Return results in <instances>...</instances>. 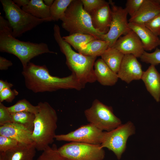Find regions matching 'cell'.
Segmentation results:
<instances>
[{
    "mask_svg": "<svg viewBox=\"0 0 160 160\" xmlns=\"http://www.w3.org/2000/svg\"><path fill=\"white\" fill-rule=\"evenodd\" d=\"M13 86V85L7 82L6 81H4L1 79L0 80V91L7 88H11Z\"/></svg>",
    "mask_w": 160,
    "mask_h": 160,
    "instance_id": "obj_38",
    "label": "cell"
},
{
    "mask_svg": "<svg viewBox=\"0 0 160 160\" xmlns=\"http://www.w3.org/2000/svg\"><path fill=\"white\" fill-rule=\"evenodd\" d=\"M112 47L124 55H132L137 58H140L145 51L141 40L132 30L120 37Z\"/></svg>",
    "mask_w": 160,
    "mask_h": 160,
    "instance_id": "obj_12",
    "label": "cell"
},
{
    "mask_svg": "<svg viewBox=\"0 0 160 160\" xmlns=\"http://www.w3.org/2000/svg\"><path fill=\"white\" fill-rule=\"evenodd\" d=\"M130 29L141 40L145 51H151L159 46V38L155 35L144 25L129 22Z\"/></svg>",
    "mask_w": 160,
    "mask_h": 160,
    "instance_id": "obj_19",
    "label": "cell"
},
{
    "mask_svg": "<svg viewBox=\"0 0 160 160\" xmlns=\"http://www.w3.org/2000/svg\"><path fill=\"white\" fill-rule=\"evenodd\" d=\"M105 131L89 123L80 126L65 134L57 135L55 139L58 141L82 143L94 145L101 144Z\"/></svg>",
    "mask_w": 160,
    "mask_h": 160,
    "instance_id": "obj_11",
    "label": "cell"
},
{
    "mask_svg": "<svg viewBox=\"0 0 160 160\" xmlns=\"http://www.w3.org/2000/svg\"><path fill=\"white\" fill-rule=\"evenodd\" d=\"M145 0H127L125 8L130 16L134 15L139 10Z\"/></svg>",
    "mask_w": 160,
    "mask_h": 160,
    "instance_id": "obj_31",
    "label": "cell"
},
{
    "mask_svg": "<svg viewBox=\"0 0 160 160\" xmlns=\"http://www.w3.org/2000/svg\"><path fill=\"white\" fill-rule=\"evenodd\" d=\"M34 143H18L14 147L0 152V160H33L36 153Z\"/></svg>",
    "mask_w": 160,
    "mask_h": 160,
    "instance_id": "obj_15",
    "label": "cell"
},
{
    "mask_svg": "<svg viewBox=\"0 0 160 160\" xmlns=\"http://www.w3.org/2000/svg\"><path fill=\"white\" fill-rule=\"evenodd\" d=\"M94 70L96 80L105 86H113L117 82V74L113 71L101 58L95 61Z\"/></svg>",
    "mask_w": 160,
    "mask_h": 160,
    "instance_id": "obj_20",
    "label": "cell"
},
{
    "mask_svg": "<svg viewBox=\"0 0 160 160\" xmlns=\"http://www.w3.org/2000/svg\"><path fill=\"white\" fill-rule=\"evenodd\" d=\"M11 114L13 122L24 126L32 132L35 114L29 112H21Z\"/></svg>",
    "mask_w": 160,
    "mask_h": 160,
    "instance_id": "obj_25",
    "label": "cell"
},
{
    "mask_svg": "<svg viewBox=\"0 0 160 160\" xmlns=\"http://www.w3.org/2000/svg\"><path fill=\"white\" fill-rule=\"evenodd\" d=\"M38 105L32 138L36 150L43 151L54 141L58 117L56 111L48 102H40Z\"/></svg>",
    "mask_w": 160,
    "mask_h": 160,
    "instance_id": "obj_4",
    "label": "cell"
},
{
    "mask_svg": "<svg viewBox=\"0 0 160 160\" xmlns=\"http://www.w3.org/2000/svg\"><path fill=\"white\" fill-rule=\"evenodd\" d=\"M73 0H55L50 7L52 21H58L64 16L65 12Z\"/></svg>",
    "mask_w": 160,
    "mask_h": 160,
    "instance_id": "obj_26",
    "label": "cell"
},
{
    "mask_svg": "<svg viewBox=\"0 0 160 160\" xmlns=\"http://www.w3.org/2000/svg\"><path fill=\"white\" fill-rule=\"evenodd\" d=\"M36 160H68L59 152L55 144L48 146Z\"/></svg>",
    "mask_w": 160,
    "mask_h": 160,
    "instance_id": "obj_28",
    "label": "cell"
},
{
    "mask_svg": "<svg viewBox=\"0 0 160 160\" xmlns=\"http://www.w3.org/2000/svg\"><path fill=\"white\" fill-rule=\"evenodd\" d=\"M6 17L12 29V36L15 38L21 36L47 19L35 17L24 11L12 0H0Z\"/></svg>",
    "mask_w": 160,
    "mask_h": 160,
    "instance_id": "obj_6",
    "label": "cell"
},
{
    "mask_svg": "<svg viewBox=\"0 0 160 160\" xmlns=\"http://www.w3.org/2000/svg\"><path fill=\"white\" fill-rule=\"evenodd\" d=\"M159 46L160 47V35L159 36Z\"/></svg>",
    "mask_w": 160,
    "mask_h": 160,
    "instance_id": "obj_42",
    "label": "cell"
},
{
    "mask_svg": "<svg viewBox=\"0 0 160 160\" xmlns=\"http://www.w3.org/2000/svg\"><path fill=\"white\" fill-rule=\"evenodd\" d=\"M12 28L8 20L5 19L2 16H0V29Z\"/></svg>",
    "mask_w": 160,
    "mask_h": 160,
    "instance_id": "obj_37",
    "label": "cell"
},
{
    "mask_svg": "<svg viewBox=\"0 0 160 160\" xmlns=\"http://www.w3.org/2000/svg\"><path fill=\"white\" fill-rule=\"evenodd\" d=\"M140 58L143 62L157 65L160 64V49L157 47L154 52L150 53L145 51Z\"/></svg>",
    "mask_w": 160,
    "mask_h": 160,
    "instance_id": "obj_29",
    "label": "cell"
},
{
    "mask_svg": "<svg viewBox=\"0 0 160 160\" xmlns=\"http://www.w3.org/2000/svg\"><path fill=\"white\" fill-rule=\"evenodd\" d=\"M63 39L78 51L81 46L97 39L94 36L80 33H74L62 37Z\"/></svg>",
    "mask_w": 160,
    "mask_h": 160,
    "instance_id": "obj_24",
    "label": "cell"
},
{
    "mask_svg": "<svg viewBox=\"0 0 160 160\" xmlns=\"http://www.w3.org/2000/svg\"><path fill=\"white\" fill-rule=\"evenodd\" d=\"M84 10L90 15L107 1L104 0H81Z\"/></svg>",
    "mask_w": 160,
    "mask_h": 160,
    "instance_id": "obj_30",
    "label": "cell"
},
{
    "mask_svg": "<svg viewBox=\"0 0 160 160\" xmlns=\"http://www.w3.org/2000/svg\"><path fill=\"white\" fill-rule=\"evenodd\" d=\"M53 36L60 51L65 57L66 64L72 73L84 87L87 83L95 82L97 80L94 65L97 57L84 55L73 50L63 39L60 28L57 24L53 27Z\"/></svg>",
    "mask_w": 160,
    "mask_h": 160,
    "instance_id": "obj_2",
    "label": "cell"
},
{
    "mask_svg": "<svg viewBox=\"0 0 160 160\" xmlns=\"http://www.w3.org/2000/svg\"><path fill=\"white\" fill-rule=\"evenodd\" d=\"M13 1L19 7L26 6L29 3V0H13Z\"/></svg>",
    "mask_w": 160,
    "mask_h": 160,
    "instance_id": "obj_39",
    "label": "cell"
},
{
    "mask_svg": "<svg viewBox=\"0 0 160 160\" xmlns=\"http://www.w3.org/2000/svg\"><path fill=\"white\" fill-rule=\"evenodd\" d=\"M109 3L112 12V20L108 31L103 35L100 39L108 41L109 47H112L121 35L126 34L131 30L129 26L128 14L125 8L116 5L111 0Z\"/></svg>",
    "mask_w": 160,
    "mask_h": 160,
    "instance_id": "obj_10",
    "label": "cell"
},
{
    "mask_svg": "<svg viewBox=\"0 0 160 160\" xmlns=\"http://www.w3.org/2000/svg\"><path fill=\"white\" fill-rule=\"evenodd\" d=\"M87 121L100 129L109 132L121 124V121L114 113L112 107L106 105L97 99L84 111Z\"/></svg>",
    "mask_w": 160,
    "mask_h": 160,
    "instance_id": "obj_7",
    "label": "cell"
},
{
    "mask_svg": "<svg viewBox=\"0 0 160 160\" xmlns=\"http://www.w3.org/2000/svg\"><path fill=\"white\" fill-rule=\"evenodd\" d=\"M22 73L26 87L35 93L62 89L80 90L85 87L73 73L63 77L53 76L46 65H38L30 62L23 68Z\"/></svg>",
    "mask_w": 160,
    "mask_h": 160,
    "instance_id": "obj_1",
    "label": "cell"
},
{
    "mask_svg": "<svg viewBox=\"0 0 160 160\" xmlns=\"http://www.w3.org/2000/svg\"><path fill=\"white\" fill-rule=\"evenodd\" d=\"M7 108L11 114L27 112L36 114L38 112L39 110L38 105L36 106L33 105L25 99L18 100L15 104L7 107Z\"/></svg>",
    "mask_w": 160,
    "mask_h": 160,
    "instance_id": "obj_27",
    "label": "cell"
},
{
    "mask_svg": "<svg viewBox=\"0 0 160 160\" xmlns=\"http://www.w3.org/2000/svg\"><path fill=\"white\" fill-rule=\"evenodd\" d=\"M50 7L42 0H31L28 4L22 8L25 12L36 18L52 21Z\"/></svg>",
    "mask_w": 160,
    "mask_h": 160,
    "instance_id": "obj_21",
    "label": "cell"
},
{
    "mask_svg": "<svg viewBox=\"0 0 160 160\" xmlns=\"http://www.w3.org/2000/svg\"><path fill=\"white\" fill-rule=\"evenodd\" d=\"M60 20L62 28L69 35L80 33L91 35L100 39L105 34L94 27L90 15L84 9L81 0H73Z\"/></svg>",
    "mask_w": 160,
    "mask_h": 160,
    "instance_id": "obj_5",
    "label": "cell"
},
{
    "mask_svg": "<svg viewBox=\"0 0 160 160\" xmlns=\"http://www.w3.org/2000/svg\"><path fill=\"white\" fill-rule=\"evenodd\" d=\"M124 55L117 49L113 47H108L100 56L107 65L117 73Z\"/></svg>",
    "mask_w": 160,
    "mask_h": 160,
    "instance_id": "obj_23",
    "label": "cell"
},
{
    "mask_svg": "<svg viewBox=\"0 0 160 160\" xmlns=\"http://www.w3.org/2000/svg\"><path fill=\"white\" fill-rule=\"evenodd\" d=\"M160 14V4L156 0H145L138 11L128 20L144 25Z\"/></svg>",
    "mask_w": 160,
    "mask_h": 160,
    "instance_id": "obj_16",
    "label": "cell"
},
{
    "mask_svg": "<svg viewBox=\"0 0 160 160\" xmlns=\"http://www.w3.org/2000/svg\"><path fill=\"white\" fill-rule=\"evenodd\" d=\"M141 79L144 82L147 90L156 102L160 101V73L151 65L143 73Z\"/></svg>",
    "mask_w": 160,
    "mask_h": 160,
    "instance_id": "obj_18",
    "label": "cell"
},
{
    "mask_svg": "<svg viewBox=\"0 0 160 160\" xmlns=\"http://www.w3.org/2000/svg\"><path fill=\"white\" fill-rule=\"evenodd\" d=\"M135 132L133 123L128 121L111 131H105L101 145L102 148H107L112 151L119 160L126 150L128 138Z\"/></svg>",
    "mask_w": 160,
    "mask_h": 160,
    "instance_id": "obj_9",
    "label": "cell"
},
{
    "mask_svg": "<svg viewBox=\"0 0 160 160\" xmlns=\"http://www.w3.org/2000/svg\"><path fill=\"white\" fill-rule=\"evenodd\" d=\"M12 33V28L0 29V51L16 56L21 62L23 68L31 59L40 55L46 53L57 54L50 51L45 43L21 41L13 37Z\"/></svg>",
    "mask_w": 160,
    "mask_h": 160,
    "instance_id": "obj_3",
    "label": "cell"
},
{
    "mask_svg": "<svg viewBox=\"0 0 160 160\" xmlns=\"http://www.w3.org/2000/svg\"><path fill=\"white\" fill-rule=\"evenodd\" d=\"M13 122L11 114L2 103H0V126Z\"/></svg>",
    "mask_w": 160,
    "mask_h": 160,
    "instance_id": "obj_35",
    "label": "cell"
},
{
    "mask_svg": "<svg viewBox=\"0 0 160 160\" xmlns=\"http://www.w3.org/2000/svg\"><path fill=\"white\" fill-rule=\"evenodd\" d=\"M109 47L108 41L96 39L82 45L78 51L84 55L97 57L101 56Z\"/></svg>",
    "mask_w": 160,
    "mask_h": 160,
    "instance_id": "obj_22",
    "label": "cell"
},
{
    "mask_svg": "<svg viewBox=\"0 0 160 160\" xmlns=\"http://www.w3.org/2000/svg\"><path fill=\"white\" fill-rule=\"evenodd\" d=\"M144 25L155 35H160V14L146 23Z\"/></svg>",
    "mask_w": 160,
    "mask_h": 160,
    "instance_id": "obj_34",
    "label": "cell"
},
{
    "mask_svg": "<svg viewBox=\"0 0 160 160\" xmlns=\"http://www.w3.org/2000/svg\"><path fill=\"white\" fill-rule=\"evenodd\" d=\"M18 143L13 139L0 135V152L6 151L16 146Z\"/></svg>",
    "mask_w": 160,
    "mask_h": 160,
    "instance_id": "obj_32",
    "label": "cell"
},
{
    "mask_svg": "<svg viewBox=\"0 0 160 160\" xmlns=\"http://www.w3.org/2000/svg\"><path fill=\"white\" fill-rule=\"evenodd\" d=\"M142 65L137 57L132 55H124L117 73L119 78L127 84L141 79Z\"/></svg>",
    "mask_w": 160,
    "mask_h": 160,
    "instance_id": "obj_13",
    "label": "cell"
},
{
    "mask_svg": "<svg viewBox=\"0 0 160 160\" xmlns=\"http://www.w3.org/2000/svg\"><path fill=\"white\" fill-rule=\"evenodd\" d=\"M32 134V132L24 126L13 122L0 126V135L13 139L18 143H34Z\"/></svg>",
    "mask_w": 160,
    "mask_h": 160,
    "instance_id": "obj_14",
    "label": "cell"
},
{
    "mask_svg": "<svg viewBox=\"0 0 160 160\" xmlns=\"http://www.w3.org/2000/svg\"><path fill=\"white\" fill-rule=\"evenodd\" d=\"M156 1L160 4V0H156Z\"/></svg>",
    "mask_w": 160,
    "mask_h": 160,
    "instance_id": "obj_41",
    "label": "cell"
},
{
    "mask_svg": "<svg viewBox=\"0 0 160 160\" xmlns=\"http://www.w3.org/2000/svg\"><path fill=\"white\" fill-rule=\"evenodd\" d=\"M18 94V92L16 89H12L11 88L5 89L0 91V103L4 101L12 102Z\"/></svg>",
    "mask_w": 160,
    "mask_h": 160,
    "instance_id": "obj_33",
    "label": "cell"
},
{
    "mask_svg": "<svg viewBox=\"0 0 160 160\" xmlns=\"http://www.w3.org/2000/svg\"><path fill=\"white\" fill-rule=\"evenodd\" d=\"M13 65L12 61L4 57L0 56V70H6Z\"/></svg>",
    "mask_w": 160,
    "mask_h": 160,
    "instance_id": "obj_36",
    "label": "cell"
},
{
    "mask_svg": "<svg viewBox=\"0 0 160 160\" xmlns=\"http://www.w3.org/2000/svg\"><path fill=\"white\" fill-rule=\"evenodd\" d=\"M43 1L47 6L49 7L52 5L54 1L53 0H44Z\"/></svg>",
    "mask_w": 160,
    "mask_h": 160,
    "instance_id": "obj_40",
    "label": "cell"
},
{
    "mask_svg": "<svg viewBox=\"0 0 160 160\" xmlns=\"http://www.w3.org/2000/svg\"><path fill=\"white\" fill-rule=\"evenodd\" d=\"M90 15L95 29L105 33L108 32L112 20V12L109 2H107Z\"/></svg>",
    "mask_w": 160,
    "mask_h": 160,
    "instance_id": "obj_17",
    "label": "cell"
},
{
    "mask_svg": "<svg viewBox=\"0 0 160 160\" xmlns=\"http://www.w3.org/2000/svg\"><path fill=\"white\" fill-rule=\"evenodd\" d=\"M58 150L68 160H103L105 151L101 144L70 142L63 145Z\"/></svg>",
    "mask_w": 160,
    "mask_h": 160,
    "instance_id": "obj_8",
    "label": "cell"
}]
</instances>
